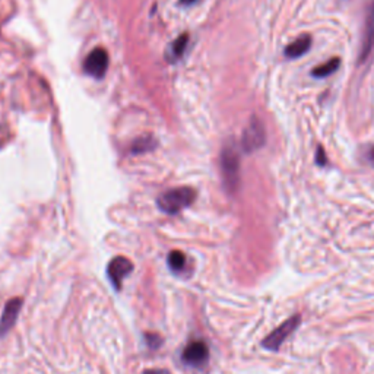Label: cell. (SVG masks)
<instances>
[{
	"label": "cell",
	"mask_w": 374,
	"mask_h": 374,
	"mask_svg": "<svg viewBox=\"0 0 374 374\" xmlns=\"http://www.w3.org/2000/svg\"><path fill=\"white\" fill-rule=\"evenodd\" d=\"M167 263H169L170 269L173 270L174 274H182L183 270L186 269V265H187V259H186V254L178 252V250H174L169 254V259H167Z\"/></svg>",
	"instance_id": "7c38bea8"
},
{
	"label": "cell",
	"mask_w": 374,
	"mask_h": 374,
	"mask_svg": "<svg viewBox=\"0 0 374 374\" xmlns=\"http://www.w3.org/2000/svg\"><path fill=\"white\" fill-rule=\"evenodd\" d=\"M21 307L22 299H12L6 303L2 317H0V337H5V335L15 326Z\"/></svg>",
	"instance_id": "9c48e42d"
},
{
	"label": "cell",
	"mask_w": 374,
	"mask_h": 374,
	"mask_svg": "<svg viewBox=\"0 0 374 374\" xmlns=\"http://www.w3.org/2000/svg\"><path fill=\"white\" fill-rule=\"evenodd\" d=\"M374 50V0L370 3L366 15V25H364V35H363V44H361L359 57L358 62H366Z\"/></svg>",
	"instance_id": "52a82bcc"
},
{
	"label": "cell",
	"mask_w": 374,
	"mask_h": 374,
	"mask_svg": "<svg viewBox=\"0 0 374 374\" xmlns=\"http://www.w3.org/2000/svg\"><path fill=\"white\" fill-rule=\"evenodd\" d=\"M265 144V131L259 120L253 119L243 135V148L247 152L259 149Z\"/></svg>",
	"instance_id": "ba28073f"
},
{
	"label": "cell",
	"mask_w": 374,
	"mask_h": 374,
	"mask_svg": "<svg viewBox=\"0 0 374 374\" xmlns=\"http://www.w3.org/2000/svg\"><path fill=\"white\" fill-rule=\"evenodd\" d=\"M221 169L227 190L236 191L240 182V160L237 151L233 147L224 148L221 153Z\"/></svg>",
	"instance_id": "3957f363"
},
{
	"label": "cell",
	"mask_w": 374,
	"mask_h": 374,
	"mask_svg": "<svg viewBox=\"0 0 374 374\" xmlns=\"http://www.w3.org/2000/svg\"><path fill=\"white\" fill-rule=\"evenodd\" d=\"M187 40H189V37L187 35H182V37H178L177 40L173 43L171 46V59H180L183 56L185 53V50H186V46H187Z\"/></svg>",
	"instance_id": "4fadbf2b"
},
{
	"label": "cell",
	"mask_w": 374,
	"mask_h": 374,
	"mask_svg": "<svg viewBox=\"0 0 374 374\" xmlns=\"http://www.w3.org/2000/svg\"><path fill=\"white\" fill-rule=\"evenodd\" d=\"M133 272V263L124 256H115L107 266V275L115 291L122 288L123 279Z\"/></svg>",
	"instance_id": "277c9868"
},
{
	"label": "cell",
	"mask_w": 374,
	"mask_h": 374,
	"mask_svg": "<svg viewBox=\"0 0 374 374\" xmlns=\"http://www.w3.org/2000/svg\"><path fill=\"white\" fill-rule=\"evenodd\" d=\"M147 338V342L149 345V348H152V350H156V348H158L161 345V338L158 337V335H152V333H147L145 335Z\"/></svg>",
	"instance_id": "9a60e30c"
},
{
	"label": "cell",
	"mask_w": 374,
	"mask_h": 374,
	"mask_svg": "<svg viewBox=\"0 0 374 374\" xmlns=\"http://www.w3.org/2000/svg\"><path fill=\"white\" fill-rule=\"evenodd\" d=\"M109 68V55L104 48L93 50L85 60V72L93 78H102Z\"/></svg>",
	"instance_id": "8992f818"
},
{
	"label": "cell",
	"mask_w": 374,
	"mask_h": 374,
	"mask_svg": "<svg viewBox=\"0 0 374 374\" xmlns=\"http://www.w3.org/2000/svg\"><path fill=\"white\" fill-rule=\"evenodd\" d=\"M300 324H301L300 315L291 316L290 319H287L286 321H283V324H281L277 329H274L268 335V337L262 341V346L268 351L277 353L279 348L283 345V342L287 341L290 335L294 333L297 330V328L300 326Z\"/></svg>",
	"instance_id": "7a4b0ae2"
},
{
	"label": "cell",
	"mask_w": 374,
	"mask_h": 374,
	"mask_svg": "<svg viewBox=\"0 0 374 374\" xmlns=\"http://www.w3.org/2000/svg\"><path fill=\"white\" fill-rule=\"evenodd\" d=\"M144 374H171V371L165 368H151V370H145Z\"/></svg>",
	"instance_id": "e0dca14e"
},
{
	"label": "cell",
	"mask_w": 374,
	"mask_h": 374,
	"mask_svg": "<svg viewBox=\"0 0 374 374\" xmlns=\"http://www.w3.org/2000/svg\"><path fill=\"white\" fill-rule=\"evenodd\" d=\"M182 358L187 366L203 367L209 359V348L203 341H193L185 348Z\"/></svg>",
	"instance_id": "5b68a950"
},
{
	"label": "cell",
	"mask_w": 374,
	"mask_h": 374,
	"mask_svg": "<svg viewBox=\"0 0 374 374\" xmlns=\"http://www.w3.org/2000/svg\"><path fill=\"white\" fill-rule=\"evenodd\" d=\"M370 157H371V160L374 161V148L371 149V153H370Z\"/></svg>",
	"instance_id": "d6986e66"
},
{
	"label": "cell",
	"mask_w": 374,
	"mask_h": 374,
	"mask_svg": "<svg viewBox=\"0 0 374 374\" xmlns=\"http://www.w3.org/2000/svg\"><path fill=\"white\" fill-rule=\"evenodd\" d=\"M316 161H317V164H320V165H325V164H326L325 152H324V149H321V148H319V149H317V153H316Z\"/></svg>",
	"instance_id": "2e32d148"
},
{
	"label": "cell",
	"mask_w": 374,
	"mask_h": 374,
	"mask_svg": "<svg viewBox=\"0 0 374 374\" xmlns=\"http://www.w3.org/2000/svg\"><path fill=\"white\" fill-rule=\"evenodd\" d=\"M196 198V191L190 189V187H177L171 189L169 191L162 193V195L158 198L157 203L160 206V209L165 214H178L180 211H183L187 206H190Z\"/></svg>",
	"instance_id": "6da1fadb"
},
{
	"label": "cell",
	"mask_w": 374,
	"mask_h": 374,
	"mask_svg": "<svg viewBox=\"0 0 374 374\" xmlns=\"http://www.w3.org/2000/svg\"><path fill=\"white\" fill-rule=\"evenodd\" d=\"M310 47H312V38L308 35H301L297 38V40H294L290 46H287L286 56L288 59H299L304 56Z\"/></svg>",
	"instance_id": "30bf717a"
},
{
	"label": "cell",
	"mask_w": 374,
	"mask_h": 374,
	"mask_svg": "<svg viewBox=\"0 0 374 374\" xmlns=\"http://www.w3.org/2000/svg\"><path fill=\"white\" fill-rule=\"evenodd\" d=\"M180 2H182L183 5H190L193 2H196V0H180Z\"/></svg>",
	"instance_id": "ac0fdd59"
},
{
	"label": "cell",
	"mask_w": 374,
	"mask_h": 374,
	"mask_svg": "<svg viewBox=\"0 0 374 374\" xmlns=\"http://www.w3.org/2000/svg\"><path fill=\"white\" fill-rule=\"evenodd\" d=\"M339 66H341V60L338 57H333L329 62L321 63L320 66L313 69L312 75L315 76V78H326V76L337 72L339 69Z\"/></svg>",
	"instance_id": "8fae6325"
},
{
	"label": "cell",
	"mask_w": 374,
	"mask_h": 374,
	"mask_svg": "<svg viewBox=\"0 0 374 374\" xmlns=\"http://www.w3.org/2000/svg\"><path fill=\"white\" fill-rule=\"evenodd\" d=\"M156 145H157V142H156V140H153L152 138L147 136V138H142V139L136 140V142H135V144H133V148H132V151H133L135 153H140V152H148V151H151V149H153V148H156Z\"/></svg>",
	"instance_id": "5bb4252c"
}]
</instances>
